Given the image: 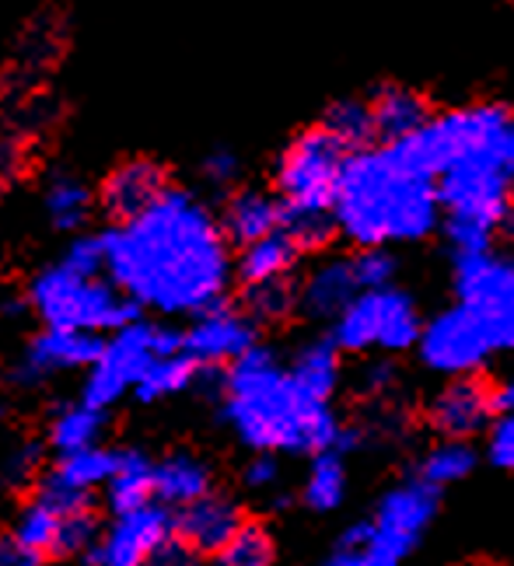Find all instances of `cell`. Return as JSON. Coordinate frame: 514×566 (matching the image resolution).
I'll list each match as a JSON object with an SVG mask.
<instances>
[{
    "label": "cell",
    "mask_w": 514,
    "mask_h": 566,
    "mask_svg": "<svg viewBox=\"0 0 514 566\" xmlns=\"http://www.w3.org/2000/svg\"><path fill=\"white\" fill-rule=\"evenodd\" d=\"M511 165H514V144H511Z\"/></svg>",
    "instance_id": "obj_43"
},
{
    "label": "cell",
    "mask_w": 514,
    "mask_h": 566,
    "mask_svg": "<svg viewBox=\"0 0 514 566\" xmlns=\"http://www.w3.org/2000/svg\"><path fill=\"white\" fill-rule=\"evenodd\" d=\"M476 469V451L469 448V441H441L423 454L420 462V479L431 483L434 490H444Z\"/></svg>",
    "instance_id": "obj_29"
},
{
    "label": "cell",
    "mask_w": 514,
    "mask_h": 566,
    "mask_svg": "<svg viewBox=\"0 0 514 566\" xmlns=\"http://www.w3.org/2000/svg\"><path fill=\"white\" fill-rule=\"evenodd\" d=\"M245 301H249V312L255 318H284L294 308V291L291 283H266V287H245Z\"/></svg>",
    "instance_id": "obj_34"
},
{
    "label": "cell",
    "mask_w": 514,
    "mask_h": 566,
    "mask_svg": "<svg viewBox=\"0 0 514 566\" xmlns=\"http://www.w3.org/2000/svg\"><path fill=\"white\" fill-rule=\"evenodd\" d=\"M255 343V325L249 315L234 308H213L200 312V318L189 325L182 336V350L197 364H234L242 360Z\"/></svg>",
    "instance_id": "obj_13"
},
{
    "label": "cell",
    "mask_w": 514,
    "mask_h": 566,
    "mask_svg": "<svg viewBox=\"0 0 514 566\" xmlns=\"http://www.w3.org/2000/svg\"><path fill=\"white\" fill-rule=\"evenodd\" d=\"M417 301L399 287L360 291L333 325V343L350 354H402L420 343Z\"/></svg>",
    "instance_id": "obj_8"
},
{
    "label": "cell",
    "mask_w": 514,
    "mask_h": 566,
    "mask_svg": "<svg viewBox=\"0 0 514 566\" xmlns=\"http://www.w3.org/2000/svg\"><path fill=\"white\" fill-rule=\"evenodd\" d=\"M176 535V517L161 504H140L134 511H119L92 553V566H151V559L161 553L165 542Z\"/></svg>",
    "instance_id": "obj_12"
},
{
    "label": "cell",
    "mask_w": 514,
    "mask_h": 566,
    "mask_svg": "<svg viewBox=\"0 0 514 566\" xmlns=\"http://www.w3.org/2000/svg\"><path fill=\"white\" fill-rule=\"evenodd\" d=\"M60 525H63V514L56 507H50L46 500L35 496L32 504L21 511L18 525H14V538L25 549H32L35 556H46V553H56V546H60Z\"/></svg>",
    "instance_id": "obj_31"
},
{
    "label": "cell",
    "mask_w": 514,
    "mask_h": 566,
    "mask_svg": "<svg viewBox=\"0 0 514 566\" xmlns=\"http://www.w3.org/2000/svg\"><path fill=\"white\" fill-rule=\"evenodd\" d=\"M109 504L113 511H134L140 504H151L155 496V462L140 451H123L116 472L109 479Z\"/></svg>",
    "instance_id": "obj_24"
},
{
    "label": "cell",
    "mask_w": 514,
    "mask_h": 566,
    "mask_svg": "<svg viewBox=\"0 0 514 566\" xmlns=\"http://www.w3.org/2000/svg\"><path fill=\"white\" fill-rule=\"evenodd\" d=\"M239 171H242V165H239V155L234 150H228V147H218V150H210V155L203 158V179L210 182V186H231L234 179H239Z\"/></svg>",
    "instance_id": "obj_36"
},
{
    "label": "cell",
    "mask_w": 514,
    "mask_h": 566,
    "mask_svg": "<svg viewBox=\"0 0 514 566\" xmlns=\"http://www.w3.org/2000/svg\"><path fill=\"white\" fill-rule=\"evenodd\" d=\"M39 559L42 556H35L32 549L21 546L14 535L0 542V566H39Z\"/></svg>",
    "instance_id": "obj_40"
},
{
    "label": "cell",
    "mask_w": 514,
    "mask_h": 566,
    "mask_svg": "<svg viewBox=\"0 0 514 566\" xmlns=\"http://www.w3.org/2000/svg\"><path fill=\"white\" fill-rule=\"evenodd\" d=\"M197 360H192L186 350H171V354H161L151 367L144 371V378L137 381V399L140 402H158V399H168V396H179L182 388L192 385L197 378Z\"/></svg>",
    "instance_id": "obj_26"
},
{
    "label": "cell",
    "mask_w": 514,
    "mask_h": 566,
    "mask_svg": "<svg viewBox=\"0 0 514 566\" xmlns=\"http://www.w3.org/2000/svg\"><path fill=\"white\" fill-rule=\"evenodd\" d=\"M21 140L18 137H0V182H8L18 176V168H21Z\"/></svg>",
    "instance_id": "obj_39"
},
{
    "label": "cell",
    "mask_w": 514,
    "mask_h": 566,
    "mask_svg": "<svg viewBox=\"0 0 514 566\" xmlns=\"http://www.w3.org/2000/svg\"><path fill=\"white\" fill-rule=\"evenodd\" d=\"M210 493V469L197 454H168L165 462L155 465V496L161 504H192Z\"/></svg>",
    "instance_id": "obj_22"
},
{
    "label": "cell",
    "mask_w": 514,
    "mask_h": 566,
    "mask_svg": "<svg viewBox=\"0 0 514 566\" xmlns=\"http://www.w3.org/2000/svg\"><path fill=\"white\" fill-rule=\"evenodd\" d=\"M182 350V336L161 329V325L130 322L102 346L98 360L92 364V375L84 381V406L105 412L116 406L126 391H134L144 371L151 367L161 354Z\"/></svg>",
    "instance_id": "obj_9"
},
{
    "label": "cell",
    "mask_w": 514,
    "mask_h": 566,
    "mask_svg": "<svg viewBox=\"0 0 514 566\" xmlns=\"http://www.w3.org/2000/svg\"><path fill=\"white\" fill-rule=\"evenodd\" d=\"M42 213L56 231H81L92 217V189L77 176H53L42 189Z\"/></svg>",
    "instance_id": "obj_23"
},
{
    "label": "cell",
    "mask_w": 514,
    "mask_h": 566,
    "mask_svg": "<svg viewBox=\"0 0 514 566\" xmlns=\"http://www.w3.org/2000/svg\"><path fill=\"white\" fill-rule=\"evenodd\" d=\"M294 378L302 381L315 399L329 402L339 385V346L333 339H312L291 360Z\"/></svg>",
    "instance_id": "obj_25"
},
{
    "label": "cell",
    "mask_w": 514,
    "mask_h": 566,
    "mask_svg": "<svg viewBox=\"0 0 514 566\" xmlns=\"http://www.w3.org/2000/svg\"><path fill=\"white\" fill-rule=\"evenodd\" d=\"M347 496V462L339 448L318 451L305 479V504L312 511H336Z\"/></svg>",
    "instance_id": "obj_27"
},
{
    "label": "cell",
    "mask_w": 514,
    "mask_h": 566,
    "mask_svg": "<svg viewBox=\"0 0 514 566\" xmlns=\"http://www.w3.org/2000/svg\"><path fill=\"white\" fill-rule=\"evenodd\" d=\"M98 433H102V412L92 409V406H84V402L60 409L53 417V423H50V441L63 454L95 448Z\"/></svg>",
    "instance_id": "obj_30"
},
{
    "label": "cell",
    "mask_w": 514,
    "mask_h": 566,
    "mask_svg": "<svg viewBox=\"0 0 514 566\" xmlns=\"http://www.w3.org/2000/svg\"><path fill=\"white\" fill-rule=\"evenodd\" d=\"M228 242L234 245H252L260 238L273 234L284 228V207L276 196L263 189H239L224 207V221H221Z\"/></svg>",
    "instance_id": "obj_20"
},
{
    "label": "cell",
    "mask_w": 514,
    "mask_h": 566,
    "mask_svg": "<svg viewBox=\"0 0 514 566\" xmlns=\"http://www.w3.org/2000/svg\"><path fill=\"white\" fill-rule=\"evenodd\" d=\"M323 129H326L329 137H336L347 150L371 147V140H375L371 102H364V98H336V102L326 108Z\"/></svg>",
    "instance_id": "obj_28"
},
{
    "label": "cell",
    "mask_w": 514,
    "mask_h": 566,
    "mask_svg": "<svg viewBox=\"0 0 514 566\" xmlns=\"http://www.w3.org/2000/svg\"><path fill=\"white\" fill-rule=\"evenodd\" d=\"M32 308L46 322V329L98 336L105 329L119 333L123 325H130L137 304L105 273L98 234L77 238L56 266L42 270L32 280Z\"/></svg>",
    "instance_id": "obj_5"
},
{
    "label": "cell",
    "mask_w": 514,
    "mask_h": 566,
    "mask_svg": "<svg viewBox=\"0 0 514 566\" xmlns=\"http://www.w3.org/2000/svg\"><path fill=\"white\" fill-rule=\"evenodd\" d=\"M438 517V490L423 479H406L378 500L371 517L343 532L326 566H399Z\"/></svg>",
    "instance_id": "obj_7"
},
{
    "label": "cell",
    "mask_w": 514,
    "mask_h": 566,
    "mask_svg": "<svg viewBox=\"0 0 514 566\" xmlns=\"http://www.w3.org/2000/svg\"><path fill=\"white\" fill-rule=\"evenodd\" d=\"M410 140L438 179L455 255L486 252L514 213V113L501 102L459 105L434 113Z\"/></svg>",
    "instance_id": "obj_2"
},
{
    "label": "cell",
    "mask_w": 514,
    "mask_h": 566,
    "mask_svg": "<svg viewBox=\"0 0 514 566\" xmlns=\"http://www.w3.org/2000/svg\"><path fill=\"white\" fill-rule=\"evenodd\" d=\"M221 566H273V542L260 525H242L221 549Z\"/></svg>",
    "instance_id": "obj_32"
},
{
    "label": "cell",
    "mask_w": 514,
    "mask_h": 566,
    "mask_svg": "<svg viewBox=\"0 0 514 566\" xmlns=\"http://www.w3.org/2000/svg\"><path fill=\"white\" fill-rule=\"evenodd\" d=\"M494 417L490 388L476 378H452L431 399V423L444 433V441H465L483 430Z\"/></svg>",
    "instance_id": "obj_15"
},
{
    "label": "cell",
    "mask_w": 514,
    "mask_h": 566,
    "mask_svg": "<svg viewBox=\"0 0 514 566\" xmlns=\"http://www.w3.org/2000/svg\"><path fill=\"white\" fill-rule=\"evenodd\" d=\"M224 420L239 441L260 454H318L350 444L329 402L294 378L291 364L270 350H252L224 378Z\"/></svg>",
    "instance_id": "obj_4"
},
{
    "label": "cell",
    "mask_w": 514,
    "mask_h": 566,
    "mask_svg": "<svg viewBox=\"0 0 514 566\" xmlns=\"http://www.w3.org/2000/svg\"><path fill=\"white\" fill-rule=\"evenodd\" d=\"M242 528V514L239 507L224 496H200L192 504L182 507V514L176 517V538L182 546L197 556V553H218L234 538V532Z\"/></svg>",
    "instance_id": "obj_16"
},
{
    "label": "cell",
    "mask_w": 514,
    "mask_h": 566,
    "mask_svg": "<svg viewBox=\"0 0 514 566\" xmlns=\"http://www.w3.org/2000/svg\"><path fill=\"white\" fill-rule=\"evenodd\" d=\"M371 116H375V137L381 144H399L417 137L431 123L434 108L420 92L406 88V84H385L371 98Z\"/></svg>",
    "instance_id": "obj_18"
},
{
    "label": "cell",
    "mask_w": 514,
    "mask_h": 566,
    "mask_svg": "<svg viewBox=\"0 0 514 566\" xmlns=\"http://www.w3.org/2000/svg\"><path fill=\"white\" fill-rule=\"evenodd\" d=\"M354 263V276L360 291H381L392 287L396 280V255L389 249H360L357 255H350Z\"/></svg>",
    "instance_id": "obj_33"
},
{
    "label": "cell",
    "mask_w": 514,
    "mask_h": 566,
    "mask_svg": "<svg viewBox=\"0 0 514 566\" xmlns=\"http://www.w3.org/2000/svg\"><path fill=\"white\" fill-rule=\"evenodd\" d=\"M165 189H168L165 168L147 158H134L109 171V179L102 186V203L116 221H130V217L151 207Z\"/></svg>",
    "instance_id": "obj_17"
},
{
    "label": "cell",
    "mask_w": 514,
    "mask_h": 566,
    "mask_svg": "<svg viewBox=\"0 0 514 566\" xmlns=\"http://www.w3.org/2000/svg\"><path fill=\"white\" fill-rule=\"evenodd\" d=\"M333 217L357 249L423 242L441 224L438 179L413 140L350 150Z\"/></svg>",
    "instance_id": "obj_3"
},
{
    "label": "cell",
    "mask_w": 514,
    "mask_h": 566,
    "mask_svg": "<svg viewBox=\"0 0 514 566\" xmlns=\"http://www.w3.org/2000/svg\"><path fill=\"white\" fill-rule=\"evenodd\" d=\"M417 350L431 371L448 375V378L476 375L490 357L501 354L494 336H490V329L483 325V318L476 312H469L465 304L444 308L441 315L427 322Z\"/></svg>",
    "instance_id": "obj_11"
},
{
    "label": "cell",
    "mask_w": 514,
    "mask_h": 566,
    "mask_svg": "<svg viewBox=\"0 0 514 566\" xmlns=\"http://www.w3.org/2000/svg\"><path fill=\"white\" fill-rule=\"evenodd\" d=\"M490 462L514 472V412L497 417L494 430H490Z\"/></svg>",
    "instance_id": "obj_35"
},
{
    "label": "cell",
    "mask_w": 514,
    "mask_h": 566,
    "mask_svg": "<svg viewBox=\"0 0 514 566\" xmlns=\"http://www.w3.org/2000/svg\"><path fill=\"white\" fill-rule=\"evenodd\" d=\"M281 483V465H276L273 454H260L245 465V486L249 490H273Z\"/></svg>",
    "instance_id": "obj_37"
},
{
    "label": "cell",
    "mask_w": 514,
    "mask_h": 566,
    "mask_svg": "<svg viewBox=\"0 0 514 566\" xmlns=\"http://www.w3.org/2000/svg\"><path fill=\"white\" fill-rule=\"evenodd\" d=\"M490 402H494L497 417H504V412H514V375L504 378L501 385L490 388Z\"/></svg>",
    "instance_id": "obj_42"
},
{
    "label": "cell",
    "mask_w": 514,
    "mask_h": 566,
    "mask_svg": "<svg viewBox=\"0 0 514 566\" xmlns=\"http://www.w3.org/2000/svg\"><path fill=\"white\" fill-rule=\"evenodd\" d=\"M455 291L459 304L483 318L497 350H514V255H455Z\"/></svg>",
    "instance_id": "obj_10"
},
{
    "label": "cell",
    "mask_w": 514,
    "mask_h": 566,
    "mask_svg": "<svg viewBox=\"0 0 514 566\" xmlns=\"http://www.w3.org/2000/svg\"><path fill=\"white\" fill-rule=\"evenodd\" d=\"M105 273L140 308L200 315L221 301L231 280L228 234L189 189L168 186L130 221L102 234Z\"/></svg>",
    "instance_id": "obj_1"
},
{
    "label": "cell",
    "mask_w": 514,
    "mask_h": 566,
    "mask_svg": "<svg viewBox=\"0 0 514 566\" xmlns=\"http://www.w3.org/2000/svg\"><path fill=\"white\" fill-rule=\"evenodd\" d=\"M297 255H302V249H297L291 242V234L281 228L273 231L266 238H260V242H252L242 249V259H239V276L245 287H266V283H284L297 263Z\"/></svg>",
    "instance_id": "obj_21"
},
{
    "label": "cell",
    "mask_w": 514,
    "mask_h": 566,
    "mask_svg": "<svg viewBox=\"0 0 514 566\" xmlns=\"http://www.w3.org/2000/svg\"><path fill=\"white\" fill-rule=\"evenodd\" d=\"M357 294H360V287L354 276V263L336 255V259H326V263H318L305 276L302 291H297V301H302V308L315 318H339Z\"/></svg>",
    "instance_id": "obj_19"
},
{
    "label": "cell",
    "mask_w": 514,
    "mask_h": 566,
    "mask_svg": "<svg viewBox=\"0 0 514 566\" xmlns=\"http://www.w3.org/2000/svg\"><path fill=\"white\" fill-rule=\"evenodd\" d=\"M360 385L368 391H375V396H381V391H389L396 385V367L389 360H375V364H368V371H364Z\"/></svg>",
    "instance_id": "obj_38"
},
{
    "label": "cell",
    "mask_w": 514,
    "mask_h": 566,
    "mask_svg": "<svg viewBox=\"0 0 514 566\" xmlns=\"http://www.w3.org/2000/svg\"><path fill=\"white\" fill-rule=\"evenodd\" d=\"M151 566H192V553L182 546L179 538H171L161 546V553L151 559Z\"/></svg>",
    "instance_id": "obj_41"
},
{
    "label": "cell",
    "mask_w": 514,
    "mask_h": 566,
    "mask_svg": "<svg viewBox=\"0 0 514 566\" xmlns=\"http://www.w3.org/2000/svg\"><path fill=\"white\" fill-rule=\"evenodd\" d=\"M102 339L88 336V333H67V329H46L32 339V346L25 350L18 364V381L35 385L46 381L53 375L74 371V367L95 364L102 354Z\"/></svg>",
    "instance_id": "obj_14"
},
{
    "label": "cell",
    "mask_w": 514,
    "mask_h": 566,
    "mask_svg": "<svg viewBox=\"0 0 514 566\" xmlns=\"http://www.w3.org/2000/svg\"><path fill=\"white\" fill-rule=\"evenodd\" d=\"M350 150L323 126L297 134L276 165V200L284 207V231L297 249H323L336 231V189Z\"/></svg>",
    "instance_id": "obj_6"
}]
</instances>
